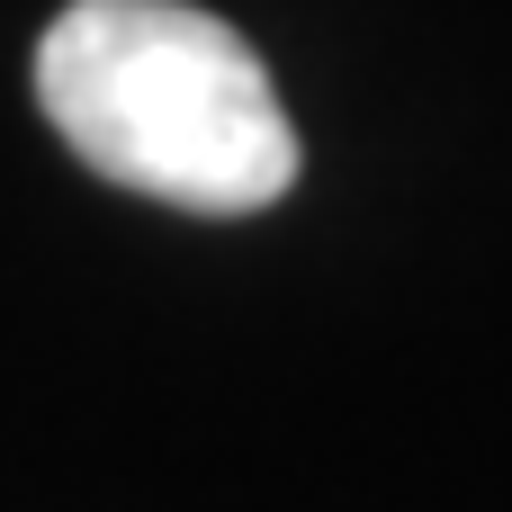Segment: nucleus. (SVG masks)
Listing matches in <instances>:
<instances>
[{"label": "nucleus", "mask_w": 512, "mask_h": 512, "mask_svg": "<svg viewBox=\"0 0 512 512\" xmlns=\"http://www.w3.org/2000/svg\"><path fill=\"white\" fill-rule=\"evenodd\" d=\"M36 108L99 180L189 216H252L297 189L270 63L189 0H72L36 36Z\"/></svg>", "instance_id": "obj_1"}]
</instances>
